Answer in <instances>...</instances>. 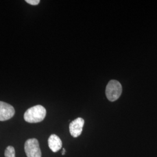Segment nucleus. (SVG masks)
Instances as JSON below:
<instances>
[{"label":"nucleus","mask_w":157,"mask_h":157,"mask_svg":"<svg viewBox=\"0 0 157 157\" xmlns=\"http://www.w3.org/2000/svg\"><path fill=\"white\" fill-rule=\"evenodd\" d=\"M46 113L47 111L44 107L37 105L26 110L24 114V119L28 123H39L44 120Z\"/></svg>","instance_id":"f257e3e1"},{"label":"nucleus","mask_w":157,"mask_h":157,"mask_svg":"<svg viewBox=\"0 0 157 157\" xmlns=\"http://www.w3.org/2000/svg\"><path fill=\"white\" fill-rule=\"evenodd\" d=\"M122 92L121 84L115 80H112L107 84L105 90V94L108 100L115 101L120 97Z\"/></svg>","instance_id":"f03ea898"},{"label":"nucleus","mask_w":157,"mask_h":157,"mask_svg":"<svg viewBox=\"0 0 157 157\" xmlns=\"http://www.w3.org/2000/svg\"><path fill=\"white\" fill-rule=\"evenodd\" d=\"M25 151L28 157H41L39 143L36 139H30L25 142Z\"/></svg>","instance_id":"7ed1b4c3"},{"label":"nucleus","mask_w":157,"mask_h":157,"mask_svg":"<svg viewBox=\"0 0 157 157\" xmlns=\"http://www.w3.org/2000/svg\"><path fill=\"white\" fill-rule=\"evenodd\" d=\"M15 109L11 105L3 101H0V121L10 119L15 115Z\"/></svg>","instance_id":"20e7f679"},{"label":"nucleus","mask_w":157,"mask_h":157,"mask_svg":"<svg viewBox=\"0 0 157 157\" xmlns=\"http://www.w3.org/2000/svg\"><path fill=\"white\" fill-rule=\"evenodd\" d=\"M84 120L82 118L75 119L69 124V132L73 137L76 138L82 134L84 126Z\"/></svg>","instance_id":"39448f33"},{"label":"nucleus","mask_w":157,"mask_h":157,"mask_svg":"<svg viewBox=\"0 0 157 157\" xmlns=\"http://www.w3.org/2000/svg\"><path fill=\"white\" fill-rule=\"evenodd\" d=\"M48 144L52 151L56 152L62 148V141L57 135L53 134L48 138Z\"/></svg>","instance_id":"423d86ee"},{"label":"nucleus","mask_w":157,"mask_h":157,"mask_svg":"<svg viewBox=\"0 0 157 157\" xmlns=\"http://www.w3.org/2000/svg\"><path fill=\"white\" fill-rule=\"evenodd\" d=\"M5 157H15V148L12 146H8L5 150Z\"/></svg>","instance_id":"0eeeda50"},{"label":"nucleus","mask_w":157,"mask_h":157,"mask_svg":"<svg viewBox=\"0 0 157 157\" xmlns=\"http://www.w3.org/2000/svg\"><path fill=\"white\" fill-rule=\"evenodd\" d=\"M27 3H28L32 6H37L38 5L40 2V0H26L25 1Z\"/></svg>","instance_id":"6e6552de"},{"label":"nucleus","mask_w":157,"mask_h":157,"mask_svg":"<svg viewBox=\"0 0 157 157\" xmlns=\"http://www.w3.org/2000/svg\"><path fill=\"white\" fill-rule=\"evenodd\" d=\"M65 154V148H63V150H62V155H64Z\"/></svg>","instance_id":"1a4fd4ad"}]
</instances>
